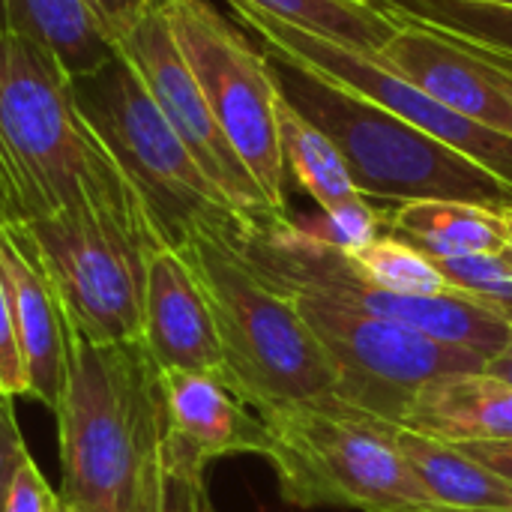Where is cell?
<instances>
[{
  "label": "cell",
  "mask_w": 512,
  "mask_h": 512,
  "mask_svg": "<svg viewBox=\"0 0 512 512\" xmlns=\"http://www.w3.org/2000/svg\"><path fill=\"white\" fill-rule=\"evenodd\" d=\"M108 216L162 243L117 162L84 120L60 66L0 30V225Z\"/></svg>",
  "instance_id": "obj_1"
},
{
  "label": "cell",
  "mask_w": 512,
  "mask_h": 512,
  "mask_svg": "<svg viewBox=\"0 0 512 512\" xmlns=\"http://www.w3.org/2000/svg\"><path fill=\"white\" fill-rule=\"evenodd\" d=\"M60 438V501L75 512H129L153 465L165 402L141 342L99 345L66 324V378L51 411Z\"/></svg>",
  "instance_id": "obj_2"
},
{
  "label": "cell",
  "mask_w": 512,
  "mask_h": 512,
  "mask_svg": "<svg viewBox=\"0 0 512 512\" xmlns=\"http://www.w3.org/2000/svg\"><path fill=\"white\" fill-rule=\"evenodd\" d=\"M237 231L201 228L180 246L207 294L228 387L258 414L336 396L339 378L333 360L294 297L264 279L240 252Z\"/></svg>",
  "instance_id": "obj_3"
},
{
  "label": "cell",
  "mask_w": 512,
  "mask_h": 512,
  "mask_svg": "<svg viewBox=\"0 0 512 512\" xmlns=\"http://www.w3.org/2000/svg\"><path fill=\"white\" fill-rule=\"evenodd\" d=\"M282 99L333 138L363 198L465 201L507 210L512 189L483 165L381 105L267 51Z\"/></svg>",
  "instance_id": "obj_4"
},
{
  "label": "cell",
  "mask_w": 512,
  "mask_h": 512,
  "mask_svg": "<svg viewBox=\"0 0 512 512\" xmlns=\"http://www.w3.org/2000/svg\"><path fill=\"white\" fill-rule=\"evenodd\" d=\"M261 417L273 438L267 462L291 507L459 512L426 492L378 417L360 414L336 396Z\"/></svg>",
  "instance_id": "obj_5"
},
{
  "label": "cell",
  "mask_w": 512,
  "mask_h": 512,
  "mask_svg": "<svg viewBox=\"0 0 512 512\" xmlns=\"http://www.w3.org/2000/svg\"><path fill=\"white\" fill-rule=\"evenodd\" d=\"M69 87L99 144L141 198L165 246L180 249L201 228L246 225L207 180L120 48L102 69L72 78Z\"/></svg>",
  "instance_id": "obj_6"
},
{
  "label": "cell",
  "mask_w": 512,
  "mask_h": 512,
  "mask_svg": "<svg viewBox=\"0 0 512 512\" xmlns=\"http://www.w3.org/2000/svg\"><path fill=\"white\" fill-rule=\"evenodd\" d=\"M249 264L282 291H309L384 321L411 327L435 342L495 357L510 339L512 321L468 300L447 294H399L360 276L348 255L312 240L291 216L252 222L234 234Z\"/></svg>",
  "instance_id": "obj_7"
},
{
  "label": "cell",
  "mask_w": 512,
  "mask_h": 512,
  "mask_svg": "<svg viewBox=\"0 0 512 512\" xmlns=\"http://www.w3.org/2000/svg\"><path fill=\"white\" fill-rule=\"evenodd\" d=\"M159 6L219 129L270 207L279 216H288V171L279 138L282 90L270 54L249 45L210 0H159Z\"/></svg>",
  "instance_id": "obj_8"
},
{
  "label": "cell",
  "mask_w": 512,
  "mask_h": 512,
  "mask_svg": "<svg viewBox=\"0 0 512 512\" xmlns=\"http://www.w3.org/2000/svg\"><path fill=\"white\" fill-rule=\"evenodd\" d=\"M15 228L72 330L99 345L141 342L144 261L159 243L96 213H60Z\"/></svg>",
  "instance_id": "obj_9"
},
{
  "label": "cell",
  "mask_w": 512,
  "mask_h": 512,
  "mask_svg": "<svg viewBox=\"0 0 512 512\" xmlns=\"http://www.w3.org/2000/svg\"><path fill=\"white\" fill-rule=\"evenodd\" d=\"M336 366V399L360 414L402 423L417 390L444 372L483 369V357L435 342L396 321L375 318L348 303L285 291Z\"/></svg>",
  "instance_id": "obj_10"
},
{
  "label": "cell",
  "mask_w": 512,
  "mask_h": 512,
  "mask_svg": "<svg viewBox=\"0 0 512 512\" xmlns=\"http://www.w3.org/2000/svg\"><path fill=\"white\" fill-rule=\"evenodd\" d=\"M231 9L249 30L258 33V39L267 45V51H276V54L288 57L291 63H297L339 87L354 90L357 96L381 105L384 111L402 117L405 123L456 147L459 153H465L468 159L483 165L489 174H495L501 183H507L512 189V138L453 114L435 96H429L426 90L411 84L396 69H390L378 54H366V51L348 48L342 42L297 30L285 21L252 12L246 6H231Z\"/></svg>",
  "instance_id": "obj_11"
},
{
  "label": "cell",
  "mask_w": 512,
  "mask_h": 512,
  "mask_svg": "<svg viewBox=\"0 0 512 512\" xmlns=\"http://www.w3.org/2000/svg\"><path fill=\"white\" fill-rule=\"evenodd\" d=\"M117 48L135 66L147 93L153 96L165 120L174 126L180 141L189 147L207 180L228 201V207L246 225L279 216L258 189L237 150L231 147V141L225 138V132L219 129L189 63L183 60L174 42V33L159 3L132 30L120 36Z\"/></svg>",
  "instance_id": "obj_12"
},
{
  "label": "cell",
  "mask_w": 512,
  "mask_h": 512,
  "mask_svg": "<svg viewBox=\"0 0 512 512\" xmlns=\"http://www.w3.org/2000/svg\"><path fill=\"white\" fill-rule=\"evenodd\" d=\"M453 114L512 138V69L438 30L402 21L378 54Z\"/></svg>",
  "instance_id": "obj_13"
},
{
  "label": "cell",
  "mask_w": 512,
  "mask_h": 512,
  "mask_svg": "<svg viewBox=\"0 0 512 512\" xmlns=\"http://www.w3.org/2000/svg\"><path fill=\"white\" fill-rule=\"evenodd\" d=\"M141 345L159 369L213 375L228 384L225 354L207 294L174 246H153L144 261Z\"/></svg>",
  "instance_id": "obj_14"
},
{
  "label": "cell",
  "mask_w": 512,
  "mask_h": 512,
  "mask_svg": "<svg viewBox=\"0 0 512 512\" xmlns=\"http://www.w3.org/2000/svg\"><path fill=\"white\" fill-rule=\"evenodd\" d=\"M168 432L201 462L252 453L270 456L267 420L225 381L180 369H159Z\"/></svg>",
  "instance_id": "obj_15"
},
{
  "label": "cell",
  "mask_w": 512,
  "mask_h": 512,
  "mask_svg": "<svg viewBox=\"0 0 512 512\" xmlns=\"http://www.w3.org/2000/svg\"><path fill=\"white\" fill-rule=\"evenodd\" d=\"M0 273L30 378V396L54 411L66 378V321L48 276L15 225H0Z\"/></svg>",
  "instance_id": "obj_16"
},
{
  "label": "cell",
  "mask_w": 512,
  "mask_h": 512,
  "mask_svg": "<svg viewBox=\"0 0 512 512\" xmlns=\"http://www.w3.org/2000/svg\"><path fill=\"white\" fill-rule=\"evenodd\" d=\"M402 426L450 444H507L512 387L483 369L444 372L417 390Z\"/></svg>",
  "instance_id": "obj_17"
},
{
  "label": "cell",
  "mask_w": 512,
  "mask_h": 512,
  "mask_svg": "<svg viewBox=\"0 0 512 512\" xmlns=\"http://www.w3.org/2000/svg\"><path fill=\"white\" fill-rule=\"evenodd\" d=\"M0 30L45 51L69 81L117 57V39L87 0H0Z\"/></svg>",
  "instance_id": "obj_18"
},
{
  "label": "cell",
  "mask_w": 512,
  "mask_h": 512,
  "mask_svg": "<svg viewBox=\"0 0 512 512\" xmlns=\"http://www.w3.org/2000/svg\"><path fill=\"white\" fill-rule=\"evenodd\" d=\"M381 426L438 504L459 512H512L510 483L468 456L459 444L390 420H381Z\"/></svg>",
  "instance_id": "obj_19"
},
{
  "label": "cell",
  "mask_w": 512,
  "mask_h": 512,
  "mask_svg": "<svg viewBox=\"0 0 512 512\" xmlns=\"http://www.w3.org/2000/svg\"><path fill=\"white\" fill-rule=\"evenodd\" d=\"M387 234L408 240L429 258L504 252L501 210L465 201L396 204L387 210Z\"/></svg>",
  "instance_id": "obj_20"
},
{
  "label": "cell",
  "mask_w": 512,
  "mask_h": 512,
  "mask_svg": "<svg viewBox=\"0 0 512 512\" xmlns=\"http://www.w3.org/2000/svg\"><path fill=\"white\" fill-rule=\"evenodd\" d=\"M228 6H246L252 12L285 21L297 30L342 42L348 48L381 54V48L399 30L393 18L378 3L366 0H225Z\"/></svg>",
  "instance_id": "obj_21"
},
{
  "label": "cell",
  "mask_w": 512,
  "mask_h": 512,
  "mask_svg": "<svg viewBox=\"0 0 512 512\" xmlns=\"http://www.w3.org/2000/svg\"><path fill=\"white\" fill-rule=\"evenodd\" d=\"M279 138L285 171L294 174L297 186L318 204V210H333L360 198L345 156L339 153L333 138L309 123L303 114H297L285 99L279 108Z\"/></svg>",
  "instance_id": "obj_22"
},
{
  "label": "cell",
  "mask_w": 512,
  "mask_h": 512,
  "mask_svg": "<svg viewBox=\"0 0 512 512\" xmlns=\"http://www.w3.org/2000/svg\"><path fill=\"white\" fill-rule=\"evenodd\" d=\"M399 21L438 30L512 69V6L483 0H378Z\"/></svg>",
  "instance_id": "obj_23"
},
{
  "label": "cell",
  "mask_w": 512,
  "mask_h": 512,
  "mask_svg": "<svg viewBox=\"0 0 512 512\" xmlns=\"http://www.w3.org/2000/svg\"><path fill=\"white\" fill-rule=\"evenodd\" d=\"M204 471L207 462L177 441L165 423L159 453L138 483L129 512H213Z\"/></svg>",
  "instance_id": "obj_24"
},
{
  "label": "cell",
  "mask_w": 512,
  "mask_h": 512,
  "mask_svg": "<svg viewBox=\"0 0 512 512\" xmlns=\"http://www.w3.org/2000/svg\"><path fill=\"white\" fill-rule=\"evenodd\" d=\"M351 264L360 270L363 279L399 291V294H447L453 291L447 279L441 276L438 264L423 255L417 246L396 234H384L372 246H366L357 255H348Z\"/></svg>",
  "instance_id": "obj_25"
},
{
  "label": "cell",
  "mask_w": 512,
  "mask_h": 512,
  "mask_svg": "<svg viewBox=\"0 0 512 512\" xmlns=\"http://www.w3.org/2000/svg\"><path fill=\"white\" fill-rule=\"evenodd\" d=\"M447 285L512 321V261L504 252L432 258Z\"/></svg>",
  "instance_id": "obj_26"
},
{
  "label": "cell",
  "mask_w": 512,
  "mask_h": 512,
  "mask_svg": "<svg viewBox=\"0 0 512 512\" xmlns=\"http://www.w3.org/2000/svg\"><path fill=\"white\" fill-rule=\"evenodd\" d=\"M312 240L342 252L357 255L387 234V210L369 204V198H354L333 210H318L309 219H294Z\"/></svg>",
  "instance_id": "obj_27"
},
{
  "label": "cell",
  "mask_w": 512,
  "mask_h": 512,
  "mask_svg": "<svg viewBox=\"0 0 512 512\" xmlns=\"http://www.w3.org/2000/svg\"><path fill=\"white\" fill-rule=\"evenodd\" d=\"M0 396H30V378L24 366V354L18 345V330L6 294V282L0 273Z\"/></svg>",
  "instance_id": "obj_28"
},
{
  "label": "cell",
  "mask_w": 512,
  "mask_h": 512,
  "mask_svg": "<svg viewBox=\"0 0 512 512\" xmlns=\"http://www.w3.org/2000/svg\"><path fill=\"white\" fill-rule=\"evenodd\" d=\"M54 501H57V492L45 483L42 471L36 468L33 456L27 453L12 477L3 512H51Z\"/></svg>",
  "instance_id": "obj_29"
},
{
  "label": "cell",
  "mask_w": 512,
  "mask_h": 512,
  "mask_svg": "<svg viewBox=\"0 0 512 512\" xmlns=\"http://www.w3.org/2000/svg\"><path fill=\"white\" fill-rule=\"evenodd\" d=\"M27 447L15 420V408L9 396H0V512L6 510V495L12 486V477L18 471V465L24 462Z\"/></svg>",
  "instance_id": "obj_30"
},
{
  "label": "cell",
  "mask_w": 512,
  "mask_h": 512,
  "mask_svg": "<svg viewBox=\"0 0 512 512\" xmlns=\"http://www.w3.org/2000/svg\"><path fill=\"white\" fill-rule=\"evenodd\" d=\"M87 3L108 27V33L120 42V36L132 30L159 0H87Z\"/></svg>",
  "instance_id": "obj_31"
},
{
  "label": "cell",
  "mask_w": 512,
  "mask_h": 512,
  "mask_svg": "<svg viewBox=\"0 0 512 512\" xmlns=\"http://www.w3.org/2000/svg\"><path fill=\"white\" fill-rule=\"evenodd\" d=\"M459 447L512 486V441L507 444H459Z\"/></svg>",
  "instance_id": "obj_32"
},
{
  "label": "cell",
  "mask_w": 512,
  "mask_h": 512,
  "mask_svg": "<svg viewBox=\"0 0 512 512\" xmlns=\"http://www.w3.org/2000/svg\"><path fill=\"white\" fill-rule=\"evenodd\" d=\"M483 372L512 387V330H510V339L504 342V348H501L495 357H489V360L483 363Z\"/></svg>",
  "instance_id": "obj_33"
},
{
  "label": "cell",
  "mask_w": 512,
  "mask_h": 512,
  "mask_svg": "<svg viewBox=\"0 0 512 512\" xmlns=\"http://www.w3.org/2000/svg\"><path fill=\"white\" fill-rule=\"evenodd\" d=\"M501 216H504V255L512 261V207L501 210Z\"/></svg>",
  "instance_id": "obj_34"
},
{
  "label": "cell",
  "mask_w": 512,
  "mask_h": 512,
  "mask_svg": "<svg viewBox=\"0 0 512 512\" xmlns=\"http://www.w3.org/2000/svg\"><path fill=\"white\" fill-rule=\"evenodd\" d=\"M51 512H75V510H72L69 504H63V501H60V495H57V501H54V510Z\"/></svg>",
  "instance_id": "obj_35"
},
{
  "label": "cell",
  "mask_w": 512,
  "mask_h": 512,
  "mask_svg": "<svg viewBox=\"0 0 512 512\" xmlns=\"http://www.w3.org/2000/svg\"><path fill=\"white\" fill-rule=\"evenodd\" d=\"M483 3H501V6H512V0H483Z\"/></svg>",
  "instance_id": "obj_36"
},
{
  "label": "cell",
  "mask_w": 512,
  "mask_h": 512,
  "mask_svg": "<svg viewBox=\"0 0 512 512\" xmlns=\"http://www.w3.org/2000/svg\"><path fill=\"white\" fill-rule=\"evenodd\" d=\"M366 3H378V0H366Z\"/></svg>",
  "instance_id": "obj_37"
}]
</instances>
